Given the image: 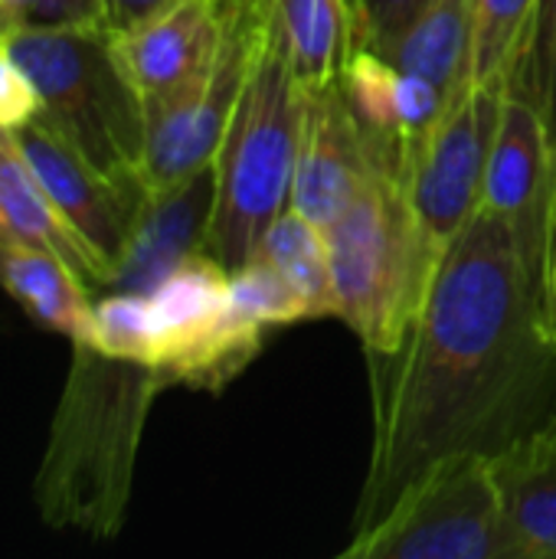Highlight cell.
<instances>
[{
	"label": "cell",
	"mask_w": 556,
	"mask_h": 559,
	"mask_svg": "<svg viewBox=\"0 0 556 559\" xmlns=\"http://www.w3.org/2000/svg\"><path fill=\"white\" fill-rule=\"evenodd\" d=\"M370 465L351 534L370 527L426 468L498 455L547 426L556 347L511 229L478 210L446 246L433 292L393 354H367Z\"/></svg>",
	"instance_id": "cell-1"
},
{
	"label": "cell",
	"mask_w": 556,
	"mask_h": 559,
	"mask_svg": "<svg viewBox=\"0 0 556 559\" xmlns=\"http://www.w3.org/2000/svg\"><path fill=\"white\" fill-rule=\"evenodd\" d=\"M161 377L141 364L75 347L49 459L39 472V508L49 524L111 537L125 521L131 468Z\"/></svg>",
	"instance_id": "cell-2"
},
{
	"label": "cell",
	"mask_w": 556,
	"mask_h": 559,
	"mask_svg": "<svg viewBox=\"0 0 556 559\" xmlns=\"http://www.w3.org/2000/svg\"><path fill=\"white\" fill-rule=\"evenodd\" d=\"M305 95L279 36L275 10H269L252 72L213 160L216 193L206 252L226 269L242 265L262 233L292 203Z\"/></svg>",
	"instance_id": "cell-3"
},
{
	"label": "cell",
	"mask_w": 556,
	"mask_h": 559,
	"mask_svg": "<svg viewBox=\"0 0 556 559\" xmlns=\"http://www.w3.org/2000/svg\"><path fill=\"white\" fill-rule=\"evenodd\" d=\"M338 318L367 354H393L413 331L446 246L419 219L406 187L370 167L357 200L328 229Z\"/></svg>",
	"instance_id": "cell-4"
},
{
	"label": "cell",
	"mask_w": 556,
	"mask_h": 559,
	"mask_svg": "<svg viewBox=\"0 0 556 559\" xmlns=\"http://www.w3.org/2000/svg\"><path fill=\"white\" fill-rule=\"evenodd\" d=\"M7 46L36 85L39 118L105 177L144 187L147 108L115 36L105 26L26 29Z\"/></svg>",
	"instance_id": "cell-5"
},
{
	"label": "cell",
	"mask_w": 556,
	"mask_h": 559,
	"mask_svg": "<svg viewBox=\"0 0 556 559\" xmlns=\"http://www.w3.org/2000/svg\"><path fill=\"white\" fill-rule=\"evenodd\" d=\"M347 559H524L508 524L492 455H452L410 481L351 537Z\"/></svg>",
	"instance_id": "cell-6"
},
{
	"label": "cell",
	"mask_w": 556,
	"mask_h": 559,
	"mask_svg": "<svg viewBox=\"0 0 556 559\" xmlns=\"http://www.w3.org/2000/svg\"><path fill=\"white\" fill-rule=\"evenodd\" d=\"M144 295L151 370L164 386L216 393L259 357L265 331L233 308L229 269L216 255H187Z\"/></svg>",
	"instance_id": "cell-7"
},
{
	"label": "cell",
	"mask_w": 556,
	"mask_h": 559,
	"mask_svg": "<svg viewBox=\"0 0 556 559\" xmlns=\"http://www.w3.org/2000/svg\"><path fill=\"white\" fill-rule=\"evenodd\" d=\"M272 0L259 10L226 16L223 46L206 75L187 88L147 102V147L141 180L147 193H164L213 167L226 138L229 118L239 105L246 79L252 72Z\"/></svg>",
	"instance_id": "cell-8"
},
{
	"label": "cell",
	"mask_w": 556,
	"mask_h": 559,
	"mask_svg": "<svg viewBox=\"0 0 556 559\" xmlns=\"http://www.w3.org/2000/svg\"><path fill=\"white\" fill-rule=\"evenodd\" d=\"M505 98V82L459 85L406 180V193L419 219L442 246H449L482 210Z\"/></svg>",
	"instance_id": "cell-9"
},
{
	"label": "cell",
	"mask_w": 556,
	"mask_h": 559,
	"mask_svg": "<svg viewBox=\"0 0 556 559\" xmlns=\"http://www.w3.org/2000/svg\"><path fill=\"white\" fill-rule=\"evenodd\" d=\"M10 134L66 226L88 249L102 285H115L128 262L134 229L151 193L95 170L39 115Z\"/></svg>",
	"instance_id": "cell-10"
},
{
	"label": "cell",
	"mask_w": 556,
	"mask_h": 559,
	"mask_svg": "<svg viewBox=\"0 0 556 559\" xmlns=\"http://www.w3.org/2000/svg\"><path fill=\"white\" fill-rule=\"evenodd\" d=\"M554 151L547 128L531 102L508 92L501 128L492 147L482 206L492 210L514 236L524 275L547 301V255H551V210H554Z\"/></svg>",
	"instance_id": "cell-11"
},
{
	"label": "cell",
	"mask_w": 556,
	"mask_h": 559,
	"mask_svg": "<svg viewBox=\"0 0 556 559\" xmlns=\"http://www.w3.org/2000/svg\"><path fill=\"white\" fill-rule=\"evenodd\" d=\"M341 88L360 128L370 167L403 187L439 124L449 95L429 79L393 66L387 56L354 46L341 69Z\"/></svg>",
	"instance_id": "cell-12"
},
{
	"label": "cell",
	"mask_w": 556,
	"mask_h": 559,
	"mask_svg": "<svg viewBox=\"0 0 556 559\" xmlns=\"http://www.w3.org/2000/svg\"><path fill=\"white\" fill-rule=\"evenodd\" d=\"M370 174L360 128L341 79L305 95L301 147L292 180V206L324 233L347 213Z\"/></svg>",
	"instance_id": "cell-13"
},
{
	"label": "cell",
	"mask_w": 556,
	"mask_h": 559,
	"mask_svg": "<svg viewBox=\"0 0 556 559\" xmlns=\"http://www.w3.org/2000/svg\"><path fill=\"white\" fill-rule=\"evenodd\" d=\"M223 33L226 16L213 0H180L138 29L115 36V49L147 105L206 75L223 46Z\"/></svg>",
	"instance_id": "cell-14"
},
{
	"label": "cell",
	"mask_w": 556,
	"mask_h": 559,
	"mask_svg": "<svg viewBox=\"0 0 556 559\" xmlns=\"http://www.w3.org/2000/svg\"><path fill=\"white\" fill-rule=\"evenodd\" d=\"M213 193V167L200 170L197 177L184 180L174 190L151 193L141 210L128 262L115 285L121 292H147L177 262H184L193 252H206Z\"/></svg>",
	"instance_id": "cell-15"
},
{
	"label": "cell",
	"mask_w": 556,
	"mask_h": 559,
	"mask_svg": "<svg viewBox=\"0 0 556 559\" xmlns=\"http://www.w3.org/2000/svg\"><path fill=\"white\" fill-rule=\"evenodd\" d=\"M492 472L524 559H556V439L537 429L498 455Z\"/></svg>",
	"instance_id": "cell-16"
},
{
	"label": "cell",
	"mask_w": 556,
	"mask_h": 559,
	"mask_svg": "<svg viewBox=\"0 0 556 559\" xmlns=\"http://www.w3.org/2000/svg\"><path fill=\"white\" fill-rule=\"evenodd\" d=\"M0 246H29L69 262L79 278L102 285L79 236L66 226L10 131H0Z\"/></svg>",
	"instance_id": "cell-17"
},
{
	"label": "cell",
	"mask_w": 556,
	"mask_h": 559,
	"mask_svg": "<svg viewBox=\"0 0 556 559\" xmlns=\"http://www.w3.org/2000/svg\"><path fill=\"white\" fill-rule=\"evenodd\" d=\"M0 285L36 324L69 337L75 347L92 344V285L59 255L29 246H0Z\"/></svg>",
	"instance_id": "cell-18"
},
{
	"label": "cell",
	"mask_w": 556,
	"mask_h": 559,
	"mask_svg": "<svg viewBox=\"0 0 556 559\" xmlns=\"http://www.w3.org/2000/svg\"><path fill=\"white\" fill-rule=\"evenodd\" d=\"M475 0H426L406 33L380 56L452 95L472 82Z\"/></svg>",
	"instance_id": "cell-19"
},
{
	"label": "cell",
	"mask_w": 556,
	"mask_h": 559,
	"mask_svg": "<svg viewBox=\"0 0 556 559\" xmlns=\"http://www.w3.org/2000/svg\"><path fill=\"white\" fill-rule=\"evenodd\" d=\"M272 10L301 88L338 82L354 52V0H272Z\"/></svg>",
	"instance_id": "cell-20"
},
{
	"label": "cell",
	"mask_w": 556,
	"mask_h": 559,
	"mask_svg": "<svg viewBox=\"0 0 556 559\" xmlns=\"http://www.w3.org/2000/svg\"><path fill=\"white\" fill-rule=\"evenodd\" d=\"M252 255L275 265L298 288V295L311 308V318H338L328 233L315 226L311 219H305L292 203L262 233Z\"/></svg>",
	"instance_id": "cell-21"
},
{
	"label": "cell",
	"mask_w": 556,
	"mask_h": 559,
	"mask_svg": "<svg viewBox=\"0 0 556 559\" xmlns=\"http://www.w3.org/2000/svg\"><path fill=\"white\" fill-rule=\"evenodd\" d=\"M537 0H475L472 82H505L528 39Z\"/></svg>",
	"instance_id": "cell-22"
},
{
	"label": "cell",
	"mask_w": 556,
	"mask_h": 559,
	"mask_svg": "<svg viewBox=\"0 0 556 559\" xmlns=\"http://www.w3.org/2000/svg\"><path fill=\"white\" fill-rule=\"evenodd\" d=\"M508 92L534 105L547 128L556 164V0H537L528 39L508 79Z\"/></svg>",
	"instance_id": "cell-23"
},
{
	"label": "cell",
	"mask_w": 556,
	"mask_h": 559,
	"mask_svg": "<svg viewBox=\"0 0 556 559\" xmlns=\"http://www.w3.org/2000/svg\"><path fill=\"white\" fill-rule=\"evenodd\" d=\"M229 295L233 308L262 331L311 321V308L298 288L259 255H249L242 265L229 269Z\"/></svg>",
	"instance_id": "cell-24"
},
{
	"label": "cell",
	"mask_w": 556,
	"mask_h": 559,
	"mask_svg": "<svg viewBox=\"0 0 556 559\" xmlns=\"http://www.w3.org/2000/svg\"><path fill=\"white\" fill-rule=\"evenodd\" d=\"M92 350L151 370V314L144 292H115L95 305Z\"/></svg>",
	"instance_id": "cell-25"
},
{
	"label": "cell",
	"mask_w": 556,
	"mask_h": 559,
	"mask_svg": "<svg viewBox=\"0 0 556 559\" xmlns=\"http://www.w3.org/2000/svg\"><path fill=\"white\" fill-rule=\"evenodd\" d=\"M72 26H105L102 0H0V36Z\"/></svg>",
	"instance_id": "cell-26"
},
{
	"label": "cell",
	"mask_w": 556,
	"mask_h": 559,
	"mask_svg": "<svg viewBox=\"0 0 556 559\" xmlns=\"http://www.w3.org/2000/svg\"><path fill=\"white\" fill-rule=\"evenodd\" d=\"M426 0H354V46L387 52Z\"/></svg>",
	"instance_id": "cell-27"
},
{
	"label": "cell",
	"mask_w": 556,
	"mask_h": 559,
	"mask_svg": "<svg viewBox=\"0 0 556 559\" xmlns=\"http://www.w3.org/2000/svg\"><path fill=\"white\" fill-rule=\"evenodd\" d=\"M39 115V95L26 69L13 59L7 36L0 39V131H16Z\"/></svg>",
	"instance_id": "cell-28"
},
{
	"label": "cell",
	"mask_w": 556,
	"mask_h": 559,
	"mask_svg": "<svg viewBox=\"0 0 556 559\" xmlns=\"http://www.w3.org/2000/svg\"><path fill=\"white\" fill-rule=\"evenodd\" d=\"M174 3H180V0H102V20L111 36H125V33L138 29L141 23L161 16Z\"/></svg>",
	"instance_id": "cell-29"
},
{
	"label": "cell",
	"mask_w": 556,
	"mask_h": 559,
	"mask_svg": "<svg viewBox=\"0 0 556 559\" xmlns=\"http://www.w3.org/2000/svg\"><path fill=\"white\" fill-rule=\"evenodd\" d=\"M544 331L556 347V269L547 278V301H544Z\"/></svg>",
	"instance_id": "cell-30"
},
{
	"label": "cell",
	"mask_w": 556,
	"mask_h": 559,
	"mask_svg": "<svg viewBox=\"0 0 556 559\" xmlns=\"http://www.w3.org/2000/svg\"><path fill=\"white\" fill-rule=\"evenodd\" d=\"M213 3H216V10H220L223 16H233V13L259 10V7H265L269 0H213Z\"/></svg>",
	"instance_id": "cell-31"
},
{
	"label": "cell",
	"mask_w": 556,
	"mask_h": 559,
	"mask_svg": "<svg viewBox=\"0 0 556 559\" xmlns=\"http://www.w3.org/2000/svg\"><path fill=\"white\" fill-rule=\"evenodd\" d=\"M556 269V177H554V210H551V255H547V278Z\"/></svg>",
	"instance_id": "cell-32"
},
{
	"label": "cell",
	"mask_w": 556,
	"mask_h": 559,
	"mask_svg": "<svg viewBox=\"0 0 556 559\" xmlns=\"http://www.w3.org/2000/svg\"><path fill=\"white\" fill-rule=\"evenodd\" d=\"M547 429H551V436L556 439V403H554V413H551V419H547Z\"/></svg>",
	"instance_id": "cell-33"
},
{
	"label": "cell",
	"mask_w": 556,
	"mask_h": 559,
	"mask_svg": "<svg viewBox=\"0 0 556 559\" xmlns=\"http://www.w3.org/2000/svg\"><path fill=\"white\" fill-rule=\"evenodd\" d=\"M0 39H3V36H0Z\"/></svg>",
	"instance_id": "cell-34"
}]
</instances>
